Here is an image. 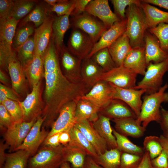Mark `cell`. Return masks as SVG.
Returning a JSON list of instances; mask_svg holds the SVG:
<instances>
[{
  "mask_svg": "<svg viewBox=\"0 0 168 168\" xmlns=\"http://www.w3.org/2000/svg\"><path fill=\"white\" fill-rule=\"evenodd\" d=\"M45 85L44 109L42 116L45 117L42 127L52 126L62 107L68 102L77 101L89 90L82 82L70 81L63 74L60 67L44 72Z\"/></svg>",
  "mask_w": 168,
  "mask_h": 168,
  "instance_id": "cell-1",
  "label": "cell"
},
{
  "mask_svg": "<svg viewBox=\"0 0 168 168\" xmlns=\"http://www.w3.org/2000/svg\"><path fill=\"white\" fill-rule=\"evenodd\" d=\"M125 14L127 22L124 33L128 37L132 48L144 46V36L148 28L141 7L135 4L128 6Z\"/></svg>",
  "mask_w": 168,
  "mask_h": 168,
  "instance_id": "cell-2",
  "label": "cell"
},
{
  "mask_svg": "<svg viewBox=\"0 0 168 168\" xmlns=\"http://www.w3.org/2000/svg\"><path fill=\"white\" fill-rule=\"evenodd\" d=\"M168 88L166 82L157 92L146 94L143 97L139 115L137 118L142 126L146 128L151 122L158 123L161 117V105L163 103H168Z\"/></svg>",
  "mask_w": 168,
  "mask_h": 168,
  "instance_id": "cell-3",
  "label": "cell"
},
{
  "mask_svg": "<svg viewBox=\"0 0 168 168\" xmlns=\"http://www.w3.org/2000/svg\"><path fill=\"white\" fill-rule=\"evenodd\" d=\"M64 146L52 147L43 146L28 160L26 168H59L64 162Z\"/></svg>",
  "mask_w": 168,
  "mask_h": 168,
  "instance_id": "cell-4",
  "label": "cell"
},
{
  "mask_svg": "<svg viewBox=\"0 0 168 168\" xmlns=\"http://www.w3.org/2000/svg\"><path fill=\"white\" fill-rule=\"evenodd\" d=\"M168 71V58L157 63H150L142 80L132 89L146 90V94L157 92L162 86L163 78Z\"/></svg>",
  "mask_w": 168,
  "mask_h": 168,
  "instance_id": "cell-5",
  "label": "cell"
},
{
  "mask_svg": "<svg viewBox=\"0 0 168 168\" xmlns=\"http://www.w3.org/2000/svg\"><path fill=\"white\" fill-rule=\"evenodd\" d=\"M19 21L12 16L0 19V65L3 69H7L9 59L13 52L12 40Z\"/></svg>",
  "mask_w": 168,
  "mask_h": 168,
  "instance_id": "cell-6",
  "label": "cell"
},
{
  "mask_svg": "<svg viewBox=\"0 0 168 168\" xmlns=\"http://www.w3.org/2000/svg\"><path fill=\"white\" fill-rule=\"evenodd\" d=\"M70 23L73 28L79 29L88 35L95 43L107 30L104 24L97 18L85 11L72 16Z\"/></svg>",
  "mask_w": 168,
  "mask_h": 168,
  "instance_id": "cell-7",
  "label": "cell"
},
{
  "mask_svg": "<svg viewBox=\"0 0 168 168\" xmlns=\"http://www.w3.org/2000/svg\"><path fill=\"white\" fill-rule=\"evenodd\" d=\"M32 91L22 101L18 102L21 108L23 121L36 120L43 114L44 104L42 102L40 82L32 87Z\"/></svg>",
  "mask_w": 168,
  "mask_h": 168,
  "instance_id": "cell-8",
  "label": "cell"
},
{
  "mask_svg": "<svg viewBox=\"0 0 168 168\" xmlns=\"http://www.w3.org/2000/svg\"><path fill=\"white\" fill-rule=\"evenodd\" d=\"M95 43L81 30L73 28L68 44L69 51L82 60L86 58L92 50Z\"/></svg>",
  "mask_w": 168,
  "mask_h": 168,
  "instance_id": "cell-9",
  "label": "cell"
},
{
  "mask_svg": "<svg viewBox=\"0 0 168 168\" xmlns=\"http://www.w3.org/2000/svg\"><path fill=\"white\" fill-rule=\"evenodd\" d=\"M45 117L41 116L34 123L22 144L15 151L22 150L26 151L32 156L37 152L39 147L46 138L48 132L42 127Z\"/></svg>",
  "mask_w": 168,
  "mask_h": 168,
  "instance_id": "cell-10",
  "label": "cell"
},
{
  "mask_svg": "<svg viewBox=\"0 0 168 168\" xmlns=\"http://www.w3.org/2000/svg\"><path fill=\"white\" fill-rule=\"evenodd\" d=\"M137 75L132 70L122 66L104 72L100 80L107 81L120 88H133L136 85Z\"/></svg>",
  "mask_w": 168,
  "mask_h": 168,
  "instance_id": "cell-11",
  "label": "cell"
},
{
  "mask_svg": "<svg viewBox=\"0 0 168 168\" xmlns=\"http://www.w3.org/2000/svg\"><path fill=\"white\" fill-rule=\"evenodd\" d=\"M58 52L64 75L72 83L82 82L81 75L82 60L71 54L64 44L58 50Z\"/></svg>",
  "mask_w": 168,
  "mask_h": 168,
  "instance_id": "cell-12",
  "label": "cell"
},
{
  "mask_svg": "<svg viewBox=\"0 0 168 168\" xmlns=\"http://www.w3.org/2000/svg\"><path fill=\"white\" fill-rule=\"evenodd\" d=\"M77 102L71 101L63 106L53 123L46 138L56 133L68 131L75 125L77 122L75 117Z\"/></svg>",
  "mask_w": 168,
  "mask_h": 168,
  "instance_id": "cell-13",
  "label": "cell"
},
{
  "mask_svg": "<svg viewBox=\"0 0 168 168\" xmlns=\"http://www.w3.org/2000/svg\"><path fill=\"white\" fill-rule=\"evenodd\" d=\"M113 96V90L110 83L100 80L81 98L90 102L100 109L108 104Z\"/></svg>",
  "mask_w": 168,
  "mask_h": 168,
  "instance_id": "cell-14",
  "label": "cell"
},
{
  "mask_svg": "<svg viewBox=\"0 0 168 168\" xmlns=\"http://www.w3.org/2000/svg\"><path fill=\"white\" fill-rule=\"evenodd\" d=\"M36 120L15 123L4 133L5 142L9 147V151H14L23 143Z\"/></svg>",
  "mask_w": 168,
  "mask_h": 168,
  "instance_id": "cell-15",
  "label": "cell"
},
{
  "mask_svg": "<svg viewBox=\"0 0 168 168\" xmlns=\"http://www.w3.org/2000/svg\"><path fill=\"white\" fill-rule=\"evenodd\" d=\"M85 11L100 20L107 29L116 22L121 21L111 10L107 0H91Z\"/></svg>",
  "mask_w": 168,
  "mask_h": 168,
  "instance_id": "cell-16",
  "label": "cell"
},
{
  "mask_svg": "<svg viewBox=\"0 0 168 168\" xmlns=\"http://www.w3.org/2000/svg\"><path fill=\"white\" fill-rule=\"evenodd\" d=\"M110 83L113 90V99H119L125 102L132 109L138 118L142 102V96L145 93L146 90L123 88Z\"/></svg>",
  "mask_w": 168,
  "mask_h": 168,
  "instance_id": "cell-17",
  "label": "cell"
},
{
  "mask_svg": "<svg viewBox=\"0 0 168 168\" xmlns=\"http://www.w3.org/2000/svg\"><path fill=\"white\" fill-rule=\"evenodd\" d=\"M54 18L47 17L43 23L35 29L34 40V54L42 58L49 44L52 35V25Z\"/></svg>",
  "mask_w": 168,
  "mask_h": 168,
  "instance_id": "cell-18",
  "label": "cell"
},
{
  "mask_svg": "<svg viewBox=\"0 0 168 168\" xmlns=\"http://www.w3.org/2000/svg\"><path fill=\"white\" fill-rule=\"evenodd\" d=\"M127 19L118 21L107 30L102 34L99 40L86 58H91L96 53L105 48H108L125 32L127 26Z\"/></svg>",
  "mask_w": 168,
  "mask_h": 168,
  "instance_id": "cell-19",
  "label": "cell"
},
{
  "mask_svg": "<svg viewBox=\"0 0 168 168\" xmlns=\"http://www.w3.org/2000/svg\"><path fill=\"white\" fill-rule=\"evenodd\" d=\"M99 114L112 120L138 118L135 113L128 105L120 100L115 99H112L105 106L100 109Z\"/></svg>",
  "mask_w": 168,
  "mask_h": 168,
  "instance_id": "cell-20",
  "label": "cell"
},
{
  "mask_svg": "<svg viewBox=\"0 0 168 168\" xmlns=\"http://www.w3.org/2000/svg\"><path fill=\"white\" fill-rule=\"evenodd\" d=\"M144 40L147 65L152 62L154 63H159L168 58V54L161 48L157 38L148 31L145 33Z\"/></svg>",
  "mask_w": 168,
  "mask_h": 168,
  "instance_id": "cell-21",
  "label": "cell"
},
{
  "mask_svg": "<svg viewBox=\"0 0 168 168\" xmlns=\"http://www.w3.org/2000/svg\"><path fill=\"white\" fill-rule=\"evenodd\" d=\"M7 69L12 89L17 94H21L25 87L26 76L23 67L14 51L9 59Z\"/></svg>",
  "mask_w": 168,
  "mask_h": 168,
  "instance_id": "cell-22",
  "label": "cell"
},
{
  "mask_svg": "<svg viewBox=\"0 0 168 168\" xmlns=\"http://www.w3.org/2000/svg\"><path fill=\"white\" fill-rule=\"evenodd\" d=\"M75 126L93 146L98 155L108 150L106 143L94 128L92 122L87 120H82L77 122Z\"/></svg>",
  "mask_w": 168,
  "mask_h": 168,
  "instance_id": "cell-23",
  "label": "cell"
},
{
  "mask_svg": "<svg viewBox=\"0 0 168 168\" xmlns=\"http://www.w3.org/2000/svg\"><path fill=\"white\" fill-rule=\"evenodd\" d=\"M104 73L102 68L91 58L82 60L81 68L82 81L89 90L100 80Z\"/></svg>",
  "mask_w": 168,
  "mask_h": 168,
  "instance_id": "cell-24",
  "label": "cell"
},
{
  "mask_svg": "<svg viewBox=\"0 0 168 168\" xmlns=\"http://www.w3.org/2000/svg\"><path fill=\"white\" fill-rule=\"evenodd\" d=\"M123 66L132 70L138 75L144 76L147 66L144 47L132 48L126 57Z\"/></svg>",
  "mask_w": 168,
  "mask_h": 168,
  "instance_id": "cell-25",
  "label": "cell"
},
{
  "mask_svg": "<svg viewBox=\"0 0 168 168\" xmlns=\"http://www.w3.org/2000/svg\"><path fill=\"white\" fill-rule=\"evenodd\" d=\"M114 129L120 134L125 137L135 138L142 137L146 128L141 125L137 119L125 118L114 119Z\"/></svg>",
  "mask_w": 168,
  "mask_h": 168,
  "instance_id": "cell-26",
  "label": "cell"
},
{
  "mask_svg": "<svg viewBox=\"0 0 168 168\" xmlns=\"http://www.w3.org/2000/svg\"><path fill=\"white\" fill-rule=\"evenodd\" d=\"M132 48L128 37L124 33L108 48L117 67L123 66L124 60Z\"/></svg>",
  "mask_w": 168,
  "mask_h": 168,
  "instance_id": "cell-27",
  "label": "cell"
},
{
  "mask_svg": "<svg viewBox=\"0 0 168 168\" xmlns=\"http://www.w3.org/2000/svg\"><path fill=\"white\" fill-rule=\"evenodd\" d=\"M110 120L99 114L97 119L92 123L94 128L106 143L108 150L117 148L116 139L113 133Z\"/></svg>",
  "mask_w": 168,
  "mask_h": 168,
  "instance_id": "cell-28",
  "label": "cell"
},
{
  "mask_svg": "<svg viewBox=\"0 0 168 168\" xmlns=\"http://www.w3.org/2000/svg\"><path fill=\"white\" fill-rule=\"evenodd\" d=\"M74 8V3L68 13L54 18L52 25V36L54 42L58 50L63 44L64 35L70 25L69 17Z\"/></svg>",
  "mask_w": 168,
  "mask_h": 168,
  "instance_id": "cell-29",
  "label": "cell"
},
{
  "mask_svg": "<svg viewBox=\"0 0 168 168\" xmlns=\"http://www.w3.org/2000/svg\"><path fill=\"white\" fill-rule=\"evenodd\" d=\"M141 7L144 13L148 29L154 28L161 23H168V12L142 1Z\"/></svg>",
  "mask_w": 168,
  "mask_h": 168,
  "instance_id": "cell-30",
  "label": "cell"
},
{
  "mask_svg": "<svg viewBox=\"0 0 168 168\" xmlns=\"http://www.w3.org/2000/svg\"><path fill=\"white\" fill-rule=\"evenodd\" d=\"M99 110V108L90 102L80 99L77 101L76 107L77 122L84 120L94 122L98 117Z\"/></svg>",
  "mask_w": 168,
  "mask_h": 168,
  "instance_id": "cell-31",
  "label": "cell"
},
{
  "mask_svg": "<svg viewBox=\"0 0 168 168\" xmlns=\"http://www.w3.org/2000/svg\"><path fill=\"white\" fill-rule=\"evenodd\" d=\"M70 141L68 145L77 147L85 152L88 156L94 159L98 155L95 148L83 134L75 125L69 131Z\"/></svg>",
  "mask_w": 168,
  "mask_h": 168,
  "instance_id": "cell-32",
  "label": "cell"
},
{
  "mask_svg": "<svg viewBox=\"0 0 168 168\" xmlns=\"http://www.w3.org/2000/svg\"><path fill=\"white\" fill-rule=\"evenodd\" d=\"M25 76L32 87L40 82L44 71L43 58L35 55L32 60L23 68Z\"/></svg>",
  "mask_w": 168,
  "mask_h": 168,
  "instance_id": "cell-33",
  "label": "cell"
},
{
  "mask_svg": "<svg viewBox=\"0 0 168 168\" xmlns=\"http://www.w3.org/2000/svg\"><path fill=\"white\" fill-rule=\"evenodd\" d=\"M63 153L64 162L70 163L73 168H82L87 156L83 150L68 144L64 146Z\"/></svg>",
  "mask_w": 168,
  "mask_h": 168,
  "instance_id": "cell-34",
  "label": "cell"
},
{
  "mask_svg": "<svg viewBox=\"0 0 168 168\" xmlns=\"http://www.w3.org/2000/svg\"><path fill=\"white\" fill-rule=\"evenodd\" d=\"M30 156L29 152L22 150L6 153L2 168H26Z\"/></svg>",
  "mask_w": 168,
  "mask_h": 168,
  "instance_id": "cell-35",
  "label": "cell"
},
{
  "mask_svg": "<svg viewBox=\"0 0 168 168\" xmlns=\"http://www.w3.org/2000/svg\"><path fill=\"white\" fill-rule=\"evenodd\" d=\"M121 152L117 149L108 150L94 160L102 168H120Z\"/></svg>",
  "mask_w": 168,
  "mask_h": 168,
  "instance_id": "cell-36",
  "label": "cell"
},
{
  "mask_svg": "<svg viewBox=\"0 0 168 168\" xmlns=\"http://www.w3.org/2000/svg\"><path fill=\"white\" fill-rule=\"evenodd\" d=\"M112 130L116 139L117 148L121 153H127L142 156H143L145 151L143 147L134 144L127 137L120 134L113 127Z\"/></svg>",
  "mask_w": 168,
  "mask_h": 168,
  "instance_id": "cell-37",
  "label": "cell"
},
{
  "mask_svg": "<svg viewBox=\"0 0 168 168\" xmlns=\"http://www.w3.org/2000/svg\"><path fill=\"white\" fill-rule=\"evenodd\" d=\"M16 49L18 59L24 68L32 60L34 57V38L30 37L26 42Z\"/></svg>",
  "mask_w": 168,
  "mask_h": 168,
  "instance_id": "cell-38",
  "label": "cell"
},
{
  "mask_svg": "<svg viewBox=\"0 0 168 168\" xmlns=\"http://www.w3.org/2000/svg\"><path fill=\"white\" fill-rule=\"evenodd\" d=\"M91 58L102 68L104 72H109L117 67L108 48L99 50Z\"/></svg>",
  "mask_w": 168,
  "mask_h": 168,
  "instance_id": "cell-39",
  "label": "cell"
},
{
  "mask_svg": "<svg viewBox=\"0 0 168 168\" xmlns=\"http://www.w3.org/2000/svg\"><path fill=\"white\" fill-rule=\"evenodd\" d=\"M14 2L11 16L19 21L30 12L35 4L33 0H18Z\"/></svg>",
  "mask_w": 168,
  "mask_h": 168,
  "instance_id": "cell-40",
  "label": "cell"
},
{
  "mask_svg": "<svg viewBox=\"0 0 168 168\" xmlns=\"http://www.w3.org/2000/svg\"><path fill=\"white\" fill-rule=\"evenodd\" d=\"M144 148L148 151L151 159L157 156L163 150L160 137L154 136L146 137L143 143Z\"/></svg>",
  "mask_w": 168,
  "mask_h": 168,
  "instance_id": "cell-41",
  "label": "cell"
},
{
  "mask_svg": "<svg viewBox=\"0 0 168 168\" xmlns=\"http://www.w3.org/2000/svg\"><path fill=\"white\" fill-rule=\"evenodd\" d=\"M148 31L157 38L161 48L168 54V23H161Z\"/></svg>",
  "mask_w": 168,
  "mask_h": 168,
  "instance_id": "cell-42",
  "label": "cell"
},
{
  "mask_svg": "<svg viewBox=\"0 0 168 168\" xmlns=\"http://www.w3.org/2000/svg\"><path fill=\"white\" fill-rule=\"evenodd\" d=\"M113 5L114 13L121 20L126 18L125 12L126 7L133 4L141 7V0H112Z\"/></svg>",
  "mask_w": 168,
  "mask_h": 168,
  "instance_id": "cell-43",
  "label": "cell"
},
{
  "mask_svg": "<svg viewBox=\"0 0 168 168\" xmlns=\"http://www.w3.org/2000/svg\"><path fill=\"white\" fill-rule=\"evenodd\" d=\"M1 104L5 107L14 123L23 121V112L18 101L7 99Z\"/></svg>",
  "mask_w": 168,
  "mask_h": 168,
  "instance_id": "cell-44",
  "label": "cell"
},
{
  "mask_svg": "<svg viewBox=\"0 0 168 168\" xmlns=\"http://www.w3.org/2000/svg\"><path fill=\"white\" fill-rule=\"evenodd\" d=\"M46 17L43 8L38 5L22 20L21 24L23 25L28 22H32L35 26L38 27L43 23Z\"/></svg>",
  "mask_w": 168,
  "mask_h": 168,
  "instance_id": "cell-45",
  "label": "cell"
},
{
  "mask_svg": "<svg viewBox=\"0 0 168 168\" xmlns=\"http://www.w3.org/2000/svg\"><path fill=\"white\" fill-rule=\"evenodd\" d=\"M142 156L127 153H121L120 168H138Z\"/></svg>",
  "mask_w": 168,
  "mask_h": 168,
  "instance_id": "cell-46",
  "label": "cell"
},
{
  "mask_svg": "<svg viewBox=\"0 0 168 168\" xmlns=\"http://www.w3.org/2000/svg\"><path fill=\"white\" fill-rule=\"evenodd\" d=\"M34 31L33 27L30 26L19 29L17 31L14 41L15 49H16L26 42Z\"/></svg>",
  "mask_w": 168,
  "mask_h": 168,
  "instance_id": "cell-47",
  "label": "cell"
},
{
  "mask_svg": "<svg viewBox=\"0 0 168 168\" xmlns=\"http://www.w3.org/2000/svg\"><path fill=\"white\" fill-rule=\"evenodd\" d=\"M10 114L4 106L0 104V128L1 132L4 133L14 123Z\"/></svg>",
  "mask_w": 168,
  "mask_h": 168,
  "instance_id": "cell-48",
  "label": "cell"
},
{
  "mask_svg": "<svg viewBox=\"0 0 168 168\" xmlns=\"http://www.w3.org/2000/svg\"><path fill=\"white\" fill-rule=\"evenodd\" d=\"M74 0H60L51 8V11L55 12L58 16L65 15L70 11L73 5Z\"/></svg>",
  "mask_w": 168,
  "mask_h": 168,
  "instance_id": "cell-49",
  "label": "cell"
},
{
  "mask_svg": "<svg viewBox=\"0 0 168 168\" xmlns=\"http://www.w3.org/2000/svg\"><path fill=\"white\" fill-rule=\"evenodd\" d=\"M7 99L19 101L18 94L12 89L0 84V103Z\"/></svg>",
  "mask_w": 168,
  "mask_h": 168,
  "instance_id": "cell-50",
  "label": "cell"
},
{
  "mask_svg": "<svg viewBox=\"0 0 168 168\" xmlns=\"http://www.w3.org/2000/svg\"><path fill=\"white\" fill-rule=\"evenodd\" d=\"M14 3V1L11 0H0V19L11 16Z\"/></svg>",
  "mask_w": 168,
  "mask_h": 168,
  "instance_id": "cell-51",
  "label": "cell"
},
{
  "mask_svg": "<svg viewBox=\"0 0 168 168\" xmlns=\"http://www.w3.org/2000/svg\"><path fill=\"white\" fill-rule=\"evenodd\" d=\"M151 162L154 168H168V156L165 151L163 149L157 156L151 159Z\"/></svg>",
  "mask_w": 168,
  "mask_h": 168,
  "instance_id": "cell-52",
  "label": "cell"
},
{
  "mask_svg": "<svg viewBox=\"0 0 168 168\" xmlns=\"http://www.w3.org/2000/svg\"><path fill=\"white\" fill-rule=\"evenodd\" d=\"M160 112V119L158 123L163 131L162 135L168 138V110L161 106Z\"/></svg>",
  "mask_w": 168,
  "mask_h": 168,
  "instance_id": "cell-53",
  "label": "cell"
},
{
  "mask_svg": "<svg viewBox=\"0 0 168 168\" xmlns=\"http://www.w3.org/2000/svg\"><path fill=\"white\" fill-rule=\"evenodd\" d=\"M91 0H74V8L71 15L72 16L80 15L84 12L86 7Z\"/></svg>",
  "mask_w": 168,
  "mask_h": 168,
  "instance_id": "cell-54",
  "label": "cell"
},
{
  "mask_svg": "<svg viewBox=\"0 0 168 168\" xmlns=\"http://www.w3.org/2000/svg\"><path fill=\"white\" fill-rule=\"evenodd\" d=\"M60 133V132L55 133L46 138L42 144L43 146L55 147L61 145L59 140Z\"/></svg>",
  "mask_w": 168,
  "mask_h": 168,
  "instance_id": "cell-55",
  "label": "cell"
},
{
  "mask_svg": "<svg viewBox=\"0 0 168 168\" xmlns=\"http://www.w3.org/2000/svg\"><path fill=\"white\" fill-rule=\"evenodd\" d=\"M138 168H154L152 165L151 159L148 151L145 150Z\"/></svg>",
  "mask_w": 168,
  "mask_h": 168,
  "instance_id": "cell-56",
  "label": "cell"
},
{
  "mask_svg": "<svg viewBox=\"0 0 168 168\" xmlns=\"http://www.w3.org/2000/svg\"><path fill=\"white\" fill-rule=\"evenodd\" d=\"M9 148L8 146L2 140L0 142V168H2L4 163L6 154L5 150Z\"/></svg>",
  "mask_w": 168,
  "mask_h": 168,
  "instance_id": "cell-57",
  "label": "cell"
},
{
  "mask_svg": "<svg viewBox=\"0 0 168 168\" xmlns=\"http://www.w3.org/2000/svg\"><path fill=\"white\" fill-rule=\"evenodd\" d=\"M141 1L168 10V0H142Z\"/></svg>",
  "mask_w": 168,
  "mask_h": 168,
  "instance_id": "cell-58",
  "label": "cell"
},
{
  "mask_svg": "<svg viewBox=\"0 0 168 168\" xmlns=\"http://www.w3.org/2000/svg\"><path fill=\"white\" fill-rule=\"evenodd\" d=\"M82 168H102L91 157L86 156L85 164Z\"/></svg>",
  "mask_w": 168,
  "mask_h": 168,
  "instance_id": "cell-59",
  "label": "cell"
},
{
  "mask_svg": "<svg viewBox=\"0 0 168 168\" xmlns=\"http://www.w3.org/2000/svg\"><path fill=\"white\" fill-rule=\"evenodd\" d=\"M59 140L61 144L63 146H65L68 144L71 140L70 136L68 131L60 132Z\"/></svg>",
  "mask_w": 168,
  "mask_h": 168,
  "instance_id": "cell-60",
  "label": "cell"
},
{
  "mask_svg": "<svg viewBox=\"0 0 168 168\" xmlns=\"http://www.w3.org/2000/svg\"><path fill=\"white\" fill-rule=\"evenodd\" d=\"M163 149L166 152L168 159V138L165 137L162 135L160 137Z\"/></svg>",
  "mask_w": 168,
  "mask_h": 168,
  "instance_id": "cell-61",
  "label": "cell"
},
{
  "mask_svg": "<svg viewBox=\"0 0 168 168\" xmlns=\"http://www.w3.org/2000/svg\"><path fill=\"white\" fill-rule=\"evenodd\" d=\"M0 80L1 82L4 84L7 83L8 82V79L6 75L4 72L1 70L0 71Z\"/></svg>",
  "mask_w": 168,
  "mask_h": 168,
  "instance_id": "cell-62",
  "label": "cell"
},
{
  "mask_svg": "<svg viewBox=\"0 0 168 168\" xmlns=\"http://www.w3.org/2000/svg\"><path fill=\"white\" fill-rule=\"evenodd\" d=\"M60 0H44L49 5L52 6H54L57 3L59 2Z\"/></svg>",
  "mask_w": 168,
  "mask_h": 168,
  "instance_id": "cell-63",
  "label": "cell"
},
{
  "mask_svg": "<svg viewBox=\"0 0 168 168\" xmlns=\"http://www.w3.org/2000/svg\"><path fill=\"white\" fill-rule=\"evenodd\" d=\"M59 168H71L69 163L68 162H64L61 165Z\"/></svg>",
  "mask_w": 168,
  "mask_h": 168,
  "instance_id": "cell-64",
  "label": "cell"
}]
</instances>
